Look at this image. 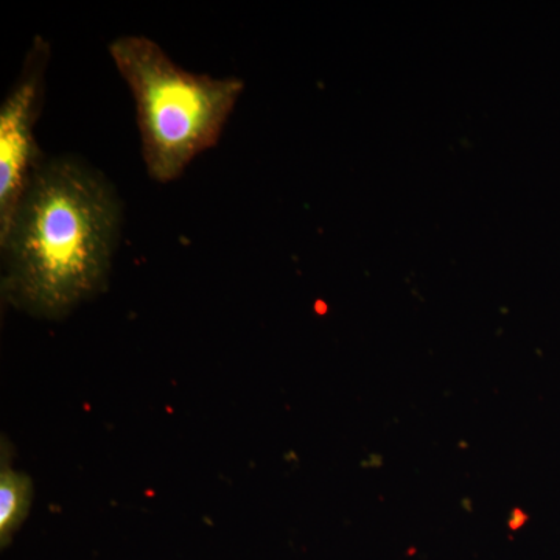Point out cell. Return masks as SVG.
<instances>
[{"label":"cell","instance_id":"cell-1","mask_svg":"<svg viewBox=\"0 0 560 560\" xmlns=\"http://www.w3.org/2000/svg\"><path fill=\"white\" fill-rule=\"evenodd\" d=\"M120 230L119 197L101 172L73 158L44 161L0 237L3 296L62 318L105 289Z\"/></svg>","mask_w":560,"mask_h":560},{"label":"cell","instance_id":"cell-2","mask_svg":"<svg viewBox=\"0 0 560 560\" xmlns=\"http://www.w3.org/2000/svg\"><path fill=\"white\" fill-rule=\"evenodd\" d=\"M108 50L135 98L150 178L178 179L198 154L217 145L245 83L179 68L147 36H120Z\"/></svg>","mask_w":560,"mask_h":560},{"label":"cell","instance_id":"cell-3","mask_svg":"<svg viewBox=\"0 0 560 560\" xmlns=\"http://www.w3.org/2000/svg\"><path fill=\"white\" fill-rule=\"evenodd\" d=\"M50 44L36 36L20 77L0 105V237L9 230L22 195L46 158L35 127L46 97Z\"/></svg>","mask_w":560,"mask_h":560},{"label":"cell","instance_id":"cell-4","mask_svg":"<svg viewBox=\"0 0 560 560\" xmlns=\"http://www.w3.org/2000/svg\"><path fill=\"white\" fill-rule=\"evenodd\" d=\"M32 503V481L2 463L0 474V540L3 547L27 517Z\"/></svg>","mask_w":560,"mask_h":560}]
</instances>
